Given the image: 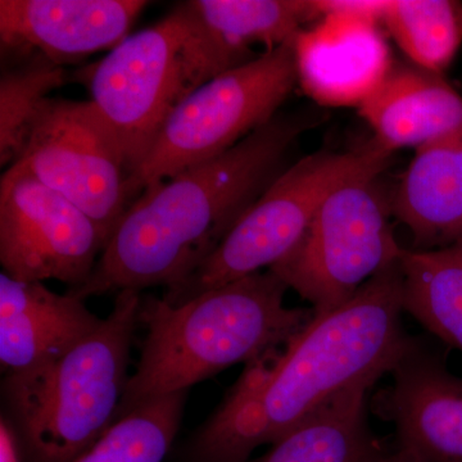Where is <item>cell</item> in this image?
<instances>
[{"mask_svg": "<svg viewBox=\"0 0 462 462\" xmlns=\"http://www.w3.org/2000/svg\"><path fill=\"white\" fill-rule=\"evenodd\" d=\"M306 117L276 116L223 156L139 194L121 217L79 297L152 287L171 291L214 254L240 217L282 172Z\"/></svg>", "mask_w": 462, "mask_h": 462, "instance_id": "6da1fadb", "label": "cell"}, {"mask_svg": "<svg viewBox=\"0 0 462 462\" xmlns=\"http://www.w3.org/2000/svg\"><path fill=\"white\" fill-rule=\"evenodd\" d=\"M402 294L398 261L345 305L315 315L284 349L245 365L236 384L251 404L258 446L275 445L346 388L391 374L412 339Z\"/></svg>", "mask_w": 462, "mask_h": 462, "instance_id": "7a4b0ae2", "label": "cell"}, {"mask_svg": "<svg viewBox=\"0 0 462 462\" xmlns=\"http://www.w3.org/2000/svg\"><path fill=\"white\" fill-rule=\"evenodd\" d=\"M288 291L266 270L180 305L143 298L139 325L145 337L117 420L152 398L189 391L234 365L287 346L315 316L311 307L285 306Z\"/></svg>", "mask_w": 462, "mask_h": 462, "instance_id": "3957f363", "label": "cell"}, {"mask_svg": "<svg viewBox=\"0 0 462 462\" xmlns=\"http://www.w3.org/2000/svg\"><path fill=\"white\" fill-rule=\"evenodd\" d=\"M141 291L117 293L114 309L69 352L5 374L3 397L27 462H72L117 420L129 383Z\"/></svg>", "mask_w": 462, "mask_h": 462, "instance_id": "277c9868", "label": "cell"}, {"mask_svg": "<svg viewBox=\"0 0 462 462\" xmlns=\"http://www.w3.org/2000/svg\"><path fill=\"white\" fill-rule=\"evenodd\" d=\"M393 152L376 139L346 152L319 151L282 171L214 254L162 300L180 305L211 289L272 269L296 247L325 200L348 182L382 175Z\"/></svg>", "mask_w": 462, "mask_h": 462, "instance_id": "5b68a950", "label": "cell"}, {"mask_svg": "<svg viewBox=\"0 0 462 462\" xmlns=\"http://www.w3.org/2000/svg\"><path fill=\"white\" fill-rule=\"evenodd\" d=\"M214 79L180 3L85 71L89 99L133 173L173 109Z\"/></svg>", "mask_w": 462, "mask_h": 462, "instance_id": "8992f818", "label": "cell"}, {"mask_svg": "<svg viewBox=\"0 0 462 462\" xmlns=\"http://www.w3.org/2000/svg\"><path fill=\"white\" fill-rule=\"evenodd\" d=\"M294 41L191 91L173 109L133 173L134 199L151 185L223 156L275 118L298 85Z\"/></svg>", "mask_w": 462, "mask_h": 462, "instance_id": "52a82bcc", "label": "cell"}, {"mask_svg": "<svg viewBox=\"0 0 462 462\" xmlns=\"http://www.w3.org/2000/svg\"><path fill=\"white\" fill-rule=\"evenodd\" d=\"M380 176L343 185L325 200L296 247L272 267L315 315L345 305L403 249L392 223V194Z\"/></svg>", "mask_w": 462, "mask_h": 462, "instance_id": "ba28073f", "label": "cell"}, {"mask_svg": "<svg viewBox=\"0 0 462 462\" xmlns=\"http://www.w3.org/2000/svg\"><path fill=\"white\" fill-rule=\"evenodd\" d=\"M16 163L89 216L107 242L135 200L120 144L90 100H45Z\"/></svg>", "mask_w": 462, "mask_h": 462, "instance_id": "9c48e42d", "label": "cell"}, {"mask_svg": "<svg viewBox=\"0 0 462 462\" xmlns=\"http://www.w3.org/2000/svg\"><path fill=\"white\" fill-rule=\"evenodd\" d=\"M107 245L98 225L23 166L0 180V263L20 282L83 287Z\"/></svg>", "mask_w": 462, "mask_h": 462, "instance_id": "30bf717a", "label": "cell"}, {"mask_svg": "<svg viewBox=\"0 0 462 462\" xmlns=\"http://www.w3.org/2000/svg\"><path fill=\"white\" fill-rule=\"evenodd\" d=\"M382 2H319L322 16L294 41L298 85L325 107L358 108L393 65Z\"/></svg>", "mask_w": 462, "mask_h": 462, "instance_id": "8fae6325", "label": "cell"}, {"mask_svg": "<svg viewBox=\"0 0 462 462\" xmlns=\"http://www.w3.org/2000/svg\"><path fill=\"white\" fill-rule=\"evenodd\" d=\"M374 398V411L393 424L398 449L420 462H462V378L442 352L412 337Z\"/></svg>", "mask_w": 462, "mask_h": 462, "instance_id": "7c38bea8", "label": "cell"}, {"mask_svg": "<svg viewBox=\"0 0 462 462\" xmlns=\"http://www.w3.org/2000/svg\"><path fill=\"white\" fill-rule=\"evenodd\" d=\"M144 0H0L3 63L39 57L66 67L111 51L130 35Z\"/></svg>", "mask_w": 462, "mask_h": 462, "instance_id": "4fadbf2b", "label": "cell"}, {"mask_svg": "<svg viewBox=\"0 0 462 462\" xmlns=\"http://www.w3.org/2000/svg\"><path fill=\"white\" fill-rule=\"evenodd\" d=\"M84 298L56 293L41 282L0 275V365L23 372L60 357L89 337L103 319Z\"/></svg>", "mask_w": 462, "mask_h": 462, "instance_id": "5bb4252c", "label": "cell"}, {"mask_svg": "<svg viewBox=\"0 0 462 462\" xmlns=\"http://www.w3.org/2000/svg\"><path fill=\"white\" fill-rule=\"evenodd\" d=\"M358 109L391 152L418 149L462 136V97L442 74L411 62H393L384 80Z\"/></svg>", "mask_w": 462, "mask_h": 462, "instance_id": "9a60e30c", "label": "cell"}, {"mask_svg": "<svg viewBox=\"0 0 462 462\" xmlns=\"http://www.w3.org/2000/svg\"><path fill=\"white\" fill-rule=\"evenodd\" d=\"M218 76L294 41L322 16L319 0H188L180 3Z\"/></svg>", "mask_w": 462, "mask_h": 462, "instance_id": "2e32d148", "label": "cell"}, {"mask_svg": "<svg viewBox=\"0 0 462 462\" xmlns=\"http://www.w3.org/2000/svg\"><path fill=\"white\" fill-rule=\"evenodd\" d=\"M392 214L411 233V249L462 240V136L415 149L392 193Z\"/></svg>", "mask_w": 462, "mask_h": 462, "instance_id": "e0dca14e", "label": "cell"}, {"mask_svg": "<svg viewBox=\"0 0 462 462\" xmlns=\"http://www.w3.org/2000/svg\"><path fill=\"white\" fill-rule=\"evenodd\" d=\"M364 380L312 413L297 430L247 462H383L388 456L369 422V392Z\"/></svg>", "mask_w": 462, "mask_h": 462, "instance_id": "ac0fdd59", "label": "cell"}, {"mask_svg": "<svg viewBox=\"0 0 462 462\" xmlns=\"http://www.w3.org/2000/svg\"><path fill=\"white\" fill-rule=\"evenodd\" d=\"M403 312L462 352V240L447 247L403 249Z\"/></svg>", "mask_w": 462, "mask_h": 462, "instance_id": "d6986e66", "label": "cell"}, {"mask_svg": "<svg viewBox=\"0 0 462 462\" xmlns=\"http://www.w3.org/2000/svg\"><path fill=\"white\" fill-rule=\"evenodd\" d=\"M380 25L412 65L443 75L462 44V3L384 0Z\"/></svg>", "mask_w": 462, "mask_h": 462, "instance_id": "ffe728a7", "label": "cell"}, {"mask_svg": "<svg viewBox=\"0 0 462 462\" xmlns=\"http://www.w3.org/2000/svg\"><path fill=\"white\" fill-rule=\"evenodd\" d=\"M188 392L139 404L72 462H163L178 436Z\"/></svg>", "mask_w": 462, "mask_h": 462, "instance_id": "44dd1931", "label": "cell"}, {"mask_svg": "<svg viewBox=\"0 0 462 462\" xmlns=\"http://www.w3.org/2000/svg\"><path fill=\"white\" fill-rule=\"evenodd\" d=\"M69 81L66 67L32 57L3 63L0 78V165L17 162L33 121L51 91Z\"/></svg>", "mask_w": 462, "mask_h": 462, "instance_id": "7402d4cb", "label": "cell"}, {"mask_svg": "<svg viewBox=\"0 0 462 462\" xmlns=\"http://www.w3.org/2000/svg\"><path fill=\"white\" fill-rule=\"evenodd\" d=\"M26 460L25 447L17 428L11 419H0V462H23Z\"/></svg>", "mask_w": 462, "mask_h": 462, "instance_id": "603a6c76", "label": "cell"}, {"mask_svg": "<svg viewBox=\"0 0 462 462\" xmlns=\"http://www.w3.org/2000/svg\"><path fill=\"white\" fill-rule=\"evenodd\" d=\"M383 462H420L415 460V458L411 457V456L404 454V452L397 449L394 454H388L387 457L383 460Z\"/></svg>", "mask_w": 462, "mask_h": 462, "instance_id": "cb8c5ba5", "label": "cell"}]
</instances>
